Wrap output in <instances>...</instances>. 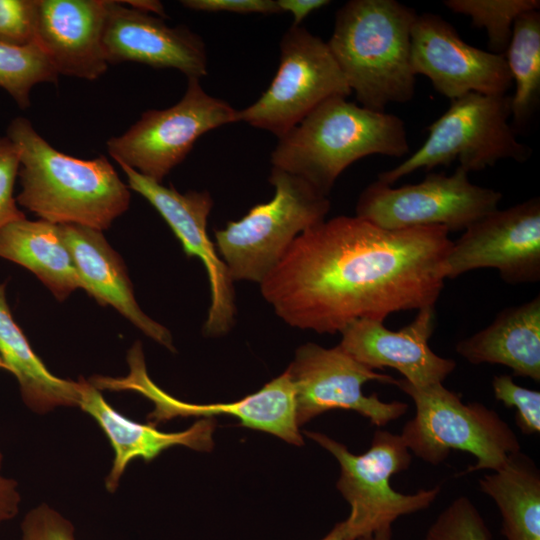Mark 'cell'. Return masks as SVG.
Listing matches in <instances>:
<instances>
[{"instance_id":"836d02e7","label":"cell","mask_w":540,"mask_h":540,"mask_svg":"<svg viewBox=\"0 0 540 540\" xmlns=\"http://www.w3.org/2000/svg\"><path fill=\"white\" fill-rule=\"evenodd\" d=\"M181 4L188 9L202 12L266 15L282 13L274 0H183Z\"/></svg>"},{"instance_id":"484cf974","label":"cell","mask_w":540,"mask_h":540,"mask_svg":"<svg viewBox=\"0 0 540 540\" xmlns=\"http://www.w3.org/2000/svg\"><path fill=\"white\" fill-rule=\"evenodd\" d=\"M505 58L515 84L511 116L525 125L535 112L540 95V12L528 11L514 22Z\"/></svg>"},{"instance_id":"9c48e42d","label":"cell","mask_w":540,"mask_h":540,"mask_svg":"<svg viewBox=\"0 0 540 540\" xmlns=\"http://www.w3.org/2000/svg\"><path fill=\"white\" fill-rule=\"evenodd\" d=\"M188 78L183 97L166 109L145 111L122 135L110 138L107 152L119 164L161 183L205 133L239 122L238 110L212 97Z\"/></svg>"},{"instance_id":"3957f363","label":"cell","mask_w":540,"mask_h":540,"mask_svg":"<svg viewBox=\"0 0 540 540\" xmlns=\"http://www.w3.org/2000/svg\"><path fill=\"white\" fill-rule=\"evenodd\" d=\"M408 152L400 117L334 96L278 138L271 163L328 196L339 175L355 161L375 154L402 157Z\"/></svg>"},{"instance_id":"e0dca14e","label":"cell","mask_w":540,"mask_h":540,"mask_svg":"<svg viewBox=\"0 0 540 540\" xmlns=\"http://www.w3.org/2000/svg\"><path fill=\"white\" fill-rule=\"evenodd\" d=\"M102 43L108 64L137 62L176 69L187 78L208 74L206 46L199 35L187 27H170L122 1L106 0Z\"/></svg>"},{"instance_id":"ffe728a7","label":"cell","mask_w":540,"mask_h":540,"mask_svg":"<svg viewBox=\"0 0 540 540\" xmlns=\"http://www.w3.org/2000/svg\"><path fill=\"white\" fill-rule=\"evenodd\" d=\"M84 290L101 305H110L146 336L175 351L170 331L137 304L125 264L101 231L75 224L59 225Z\"/></svg>"},{"instance_id":"cb8c5ba5","label":"cell","mask_w":540,"mask_h":540,"mask_svg":"<svg viewBox=\"0 0 540 540\" xmlns=\"http://www.w3.org/2000/svg\"><path fill=\"white\" fill-rule=\"evenodd\" d=\"M0 357L20 388L25 405L43 414L57 407L79 404L80 385L52 374L33 351L15 322L6 299V284H0Z\"/></svg>"},{"instance_id":"ba28073f","label":"cell","mask_w":540,"mask_h":540,"mask_svg":"<svg viewBox=\"0 0 540 540\" xmlns=\"http://www.w3.org/2000/svg\"><path fill=\"white\" fill-rule=\"evenodd\" d=\"M305 435L339 462L341 472L336 486L350 505V514L342 525L351 540L391 527L400 516L428 508L441 491L440 486H435L403 494L392 488L390 478L406 470L412 461L400 435L377 430L369 450L359 455L323 433L306 431Z\"/></svg>"},{"instance_id":"f1b7e54d","label":"cell","mask_w":540,"mask_h":540,"mask_svg":"<svg viewBox=\"0 0 540 540\" xmlns=\"http://www.w3.org/2000/svg\"><path fill=\"white\" fill-rule=\"evenodd\" d=\"M424 540H492V534L474 503L459 496L437 516Z\"/></svg>"},{"instance_id":"8fae6325","label":"cell","mask_w":540,"mask_h":540,"mask_svg":"<svg viewBox=\"0 0 540 540\" xmlns=\"http://www.w3.org/2000/svg\"><path fill=\"white\" fill-rule=\"evenodd\" d=\"M501 199L499 191L472 184L458 166L450 176L428 173L417 184L397 188L375 180L360 194L355 216L390 230L438 226L460 231L498 209Z\"/></svg>"},{"instance_id":"83f0119b","label":"cell","mask_w":540,"mask_h":540,"mask_svg":"<svg viewBox=\"0 0 540 540\" xmlns=\"http://www.w3.org/2000/svg\"><path fill=\"white\" fill-rule=\"evenodd\" d=\"M454 13L470 17L472 25L485 29L490 52L505 54L515 20L528 11L539 10L538 0H446Z\"/></svg>"},{"instance_id":"44dd1931","label":"cell","mask_w":540,"mask_h":540,"mask_svg":"<svg viewBox=\"0 0 540 540\" xmlns=\"http://www.w3.org/2000/svg\"><path fill=\"white\" fill-rule=\"evenodd\" d=\"M78 382V407L95 419L114 450L112 468L105 480L106 489L110 492L116 491L127 465L135 458L149 462L175 445L199 451H209L214 445L215 423L210 418L199 420L185 431L162 432L153 423H138L119 413L89 380L80 377Z\"/></svg>"},{"instance_id":"5b68a950","label":"cell","mask_w":540,"mask_h":540,"mask_svg":"<svg viewBox=\"0 0 540 540\" xmlns=\"http://www.w3.org/2000/svg\"><path fill=\"white\" fill-rule=\"evenodd\" d=\"M395 385L414 402L415 415L400 434L408 450L425 462L438 465L452 450L465 451L477 459L459 475L483 469H500L520 443L509 425L494 410L473 402L442 383L423 387L396 379Z\"/></svg>"},{"instance_id":"7a4b0ae2","label":"cell","mask_w":540,"mask_h":540,"mask_svg":"<svg viewBox=\"0 0 540 540\" xmlns=\"http://www.w3.org/2000/svg\"><path fill=\"white\" fill-rule=\"evenodd\" d=\"M6 136L19 156L17 204L40 219L102 231L128 209L129 187L104 155L86 160L64 154L23 117L11 121Z\"/></svg>"},{"instance_id":"2e32d148","label":"cell","mask_w":540,"mask_h":540,"mask_svg":"<svg viewBox=\"0 0 540 540\" xmlns=\"http://www.w3.org/2000/svg\"><path fill=\"white\" fill-rule=\"evenodd\" d=\"M413 73L450 101L468 93L506 95L513 81L505 55L466 43L443 17L417 15L411 30Z\"/></svg>"},{"instance_id":"30bf717a","label":"cell","mask_w":540,"mask_h":540,"mask_svg":"<svg viewBox=\"0 0 540 540\" xmlns=\"http://www.w3.org/2000/svg\"><path fill=\"white\" fill-rule=\"evenodd\" d=\"M351 93L327 42L292 25L280 42L272 82L252 105L238 110V120L280 138L326 99Z\"/></svg>"},{"instance_id":"d6986e66","label":"cell","mask_w":540,"mask_h":540,"mask_svg":"<svg viewBox=\"0 0 540 540\" xmlns=\"http://www.w3.org/2000/svg\"><path fill=\"white\" fill-rule=\"evenodd\" d=\"M105 16L106 0H34V43L58 75L95 80L109 65Z\"/></svg>"},{"instance_id":"4dcf8cb0","label":"cell","mask_w":540,"mask_h":540,"mask_svg":"<svg viewBox=\"0 0 540 540\" xmlns=\"http://www.w3.org/2000/svg\"><path fill=\"white\" fill-rule=\"evenodd\" d=\"M0 42L14 46L34 42V0H0Z\"/></svg>"},{"instance_id":"d590c367","label":"cell","mask_w":540,"mask_h":540,"mask_svg":"<svg viewBox=\"0 0 540 540\" xmlns=\"http://www.w3.org/2000/svg\"><path fill=\"white\" fill-rule=\"evenodd\" d=\"M327 0H278L282 12H289L293 16V25L299 26L313 11L329 5Z\"/></svg>"},{"instance_id":"8992f818","label":"cell","mask_w":540,"mask_h":540,"mask_svg":"<svg viewBox=\"0 0 540 540\" xmlns=\"http://www.w3.org/2000/svg\"><path fill=\"white\" fill-rule=\"evenodd\" d=\"M273 198L215 231L216 248L233 281L260 284L294 240L326 220L330 201L304 179L272 167Z\"/></svg>"},{"instance_id":"7402d4cb","label":"cell","mask_w":540,"mask_h":540,"mask_svg":"<svg viewBox=\"0 0 540 540\" xmlns=\"http://www.w3.org/2000/svg\"><path fill=\"white\" fill-rule=\"evenodd\" d=\"M456 351L471 364H500L514 376L540 381V295L500 311L492 323L459 341Z\"/></svg>"},{"instance_id":"6da1fadb","label":"cell","mask_w":540,"mask_h":540,"mask_svg":"<svg viewBox=\"0 0 540 540\" xmlns=\"http://www.w3.org/2000/svg\"><path fill=\"white\" fill-rule=\"evenodd\" d=\"M444 227L381 228L337 216L307 229L259 284L286 324L319 334L434 306L452 246Z\"/></svg>"},{"instance_id":"f546056e","label":"cell","mask_w":540,"mask_h":540,"mask_svg":"<svg viewBox=\"0 0 540 540\" xmlns=\"http://www.w3.org/2000/svg\"><path fill=\"white\" fill-rule=\"evenodd\" d=\"M496 400L516 408V424L527 435L540 432V392L517 385L509 375L495 376L492 381Z\"/></svg>"},{"instance_id":"f35d334b","label":"cell","mask_w":540,"mask_h":540,"mask_svg":"<svg viewBox=\"0 0 540 540\" xmlns=\"http://www.w3.org/2000/svg\"><path fill=\"white\" fill-rule=\"evenodd\" d=\"M357 540H392V526L386 527L375 533Z\"/></svg>"},{"instance_id":"e575fe53","label":"cell","mask_w":540,"mask_h":540,"mask_svg":"<svg viewBox=\"0 0 540 540\" xmlns=\"http://www.w3.org/2000/svg\"><path fill=\"white\" fill-rule=\"evenodd\" d=\"M2 463L3 454L0 451V525L18 514L21 503L17 482L1 474Z\"/></svg>"},{"instance_id":"52a82bcc","label":"cell","mask_w":540,"mask_h":540,"mask_svg":"<svg viewBox=\"0 0 540 540\" xmlns=\"http://www.w3.org/2000/svg\"><path fill=\"white\" fill-rule=\"evenodd\" d=\"M509 95L468 93L452 100L448 110L428 126L424 144L398 166L378 174L377 180L393 185L418 169L450 166L480 171L499 160L525 162L530 147L519 142L508 120L511 116Z\"/></svg>"},{"instance_id":"d4e9b609","label":"cell","mask_w":540,"mask_h":540,"mask_svg":"<svg viewBox=\"0 0 540 540\" xmlns=\"http://www.w3.org/2000/svg\"><path fill=\"white\" fill-rule=\"evenodd\" d=\"M479 489L497 505L506 540H540V472L520 451L478 481Z\"/></svg>"},{"instance_id":"1f68e13d","label":"cell","mask_w":540,"mask_h":540,"mask_svg":"<svg viewBox=\"0 0 540 540\" xmlns=\"http://www.w3.org/2000/svg\"><path fill=\"white\" fill-rule=\"evenodd\" d=\"M74 526L62 514L41 504L26 513L20 540H75Z\"/></svg>"},{"instance_id":"9a60e30c","label":"cell","mask_w":540,"mask_h":540,"mask_svg":"<svg viewBox=\"0 0 540 540\" xmlns=\"http://www.w3.org/2000/svg\"><path fill=\"white\" fill-rule=\"evenodd\" d=\"M128 187L142 195L162 216L182 244L188 257L199 258L207 271L211 303L203 326L206 336L227 334L235 323L233 280L207 234V220L213 207L208 191L178 192L134 169L120 165Z\"/></svg>"},{"instance_id":"ac0fdd59","label":"cell","mask_w":540,"mask_h":540,"mask_svg":"<svg viewBox=\"0 0 540 540\" xmlns=\"http://www.w3.org/2000/svg\"><path fill=\"white\" fill-rule=\"evenodd\" d=\"M435 326L434 306L418 310L414 320L398 331L383 321L358 319L340 333L339 346L369 369L390 367L416 387L442 383L455 369L456 362L435 354L428 345Z\"/></svg>"},{"instance_id":"4316f807","label":"cell","mask_w":540,"mask_h":540,"mask_svg":"<svg viewBox=\"0 0 540 540\" xmlns=\"http://www.w3.org/2000/svg\"><path fill=\"white\" fill-rule=\"evenodd\" d=\"M58 76L36 43L14 46L0 42V87L21 109L30 107V94L35 85L57 83Z\"/></svg>"},{"instance_id":"5bb4252c","label":"cell","mask_w":540,"mask_h":540,"mask_svg":"<svg viewBox=\"0 0 540 540\" xmlns=\"http://www.w3.org/2000/svg\"><path fill=\"white\" fill-rule=\"evenodd\" d=\"M494 268L509 284L540 279V199L496 209L465 229L443 265L446 278Z\"/></svg>"},{"instance_id":"277c9868","label":"cell","mask_w":540,"mask_h":540,"mask_svg":"<svg viewBox=\"0 0 540 540\" xmlns=\"http://www.w3.org/2000/svg\"><path fill=\"white\" fill-rule=\"evenodd\" d=\"M417 15L395 0H351L337 11L327 45L362 107L384 111L413 98L410 48Z\"/></svg>"},{"instance_id":"603a6c76","label":"cell","mask_w":540,"mask_h":540,"mask_svg":"<svg viewBox=\"0 0 540 540\" xmlns=\"http://www.w3.org/2000/svg\"><path fill=\"white\" fill-rule=\"evenodd\" d=\"M0 257L35 274L59 301L84 289L60 226L25 217L0 228Z\"/></svg>"},{"instance_id":"4fadbf2b","label":"cell","mask_w":540,"mask_h":540,"mask_svg":"<svg viewBox=\"0 0 540 540\" xmlns=\"http://www.w3.org/2000/svg\"><path fill=\"white\" fill-rule=\"evenodd\" d=\"M286 370L294 388L299 427L332 409L356 411L381 427L403 416L408 408L404 402H384L377 393L364 395L365 383L395 385L396 379L362 365L339 345L325 348L311 342L303 344Z\"/></svg>"},{"instance_id":"8d00e7d4","label":"cell","mask_w":540,"mask_h":540,"mask_svg":"<svg viewBox=\"0 0 540 540\" xmlns=\"http://www.w3.org/2000/svg\"><path fill=\"white\" fill-rule=\"evenodd\" d=\"M128 7L147 14H156L160 18L166 17L163 4L157 0H126L122 1Z\"/></svg>"},{"instance_id":"7c38bea8","label":"cell","mask_w":540,"mask_h":540,"mask_svg":"<svg viewBox=\"0 0 540 540\" xmlns=\"http://www.w3.org/2000/svg\"><path fill=\"white\" fill-rule=\"evenodd\" d=\"M127 361V376H93L89 381L99 390H129L149 399L154 409L147 418L154 425L176 417L228 415L237 418L243 426L273 434L296 446L304 444L296 421L294 388L287 370L238 401L194 404L174 398L151 380L139 342L129 350Z\"/></svg>"},{"instance_id":"74e56055","label":"cell","mask_w":540,"mask_h":540,"mask_svg":"<svg viewBox=\"0 0 540 540\" xmlns=\"http://www.w3.org/2000/svg\"><path fill=\"white\" fill-rule=\"evenodd\" d=\"M322 540H351V539H349L346 536L342 522H339Z\"/></svg>"},{"instance_id":"d6a6232c","label":"cell","mask_w":540,"mask_h":540,"mask_svg":"<svg viewBox=\"0 0 540 540\" xmlns=\"http://www.w3.org/2000/svg\"><path fill=\"white\" fill-rule=\"evenodd\" d=\"M19 166V156L15 145L7 136L0 137V228L25 217L14 197V185Z\"/></svg>"},{"instance_id":"ab89813d","label":"cell","mask_w":540,"mask_h":540,"mask_svg":"<svg viewBox=\"0 0 540 540\" xmlns=\"http://www.w3.org/2000/svg\"><path fill=\"white\" fill-rule=\"evenodd\" d=\"M0 368H1V369H5V365H4V363H3L2 359H1V357H0ZM5 370H6V369H5Z\"/></svg>"}]
</instances>
